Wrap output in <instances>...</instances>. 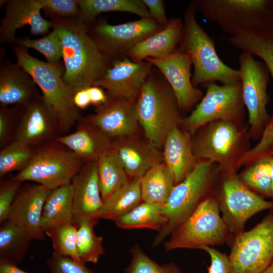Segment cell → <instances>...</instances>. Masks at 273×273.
Returning a JSON list of instances; mask_svg holds the SVG:
<instances>
[{"mask_svg": "<svg viewBox=\"0 0 273 273\" xmlns=\"http://www.w3.org/2000/svg\"><path fill=\"white\" fill-rule=\"evenodd\" d=\"M33 154V148L14 140L0 151V177L13 171H20L28 164Z\"/></svg>", "mask_w": 273, "mask_h": 273, "instance_id": "obj_38", "label": "cell"}, {"mask_svg": "<svg viewBox=\"0 0 273 273\" xmlns=\"http://www.w3.org/2000/svg\"><path fill=\"white\" fill-rule=\"evenodd\" d=\"M83 163L65 146L53 140L33 148V154L26 166L13 177L30 181L50 190L71 184Z\"/></svg>", "mask_w": 273, "mask_h": 273, "instance_id": "obj_9", "label": "cell"}, {"mask_svg": "<svg viewBox=\"0 0 273 273\" xmlns=\"http://www.w3.org/2000/svg\"><path fill=\"white\" fill-rule=\"evenodd\" d=\"M112 150L130 178L142 177L163 160L159 148L147 138L145 140L136 135L113 140Z\"/></svg>", "mask_w": 273, "mask_h": 273, "instance_id": "obj_21", "label": "cell"}, {"mask_svg": "<svg viewBox=\"0 0 273 273\" xmlns=\"http://www.w3.org/2000/svg\"><path fill=\"white\" fill-rule=\"evenodd\" d=\"M238 60L242 98L248 113L249 136L260 139L270 118L266 109L269 72L264 63L249 52L242 51Z\"/></svg>", "mask_w": 273, "mask_h": 273, "instance_id": "obj_13", "label": "cell"}, {"mask_svg": "<svg viewBox=\"0 0 273 273\" xmlns=\"http://www.w3.org/2000/svg\"><path fill=\"white\" fill-rule=\"evenodd\" d=\"M220 212L213 193L171 233L169 239L164 242L165 250L202 249L205 246L230 243L231 236Z\"/></svg>", "mask_w": 273, "mask_h": 273, "instance_id": "obj_8", "label": "cell"}, {"mask_svg": "<svg viewBox=\"0 0 273 273\" xmlns=\"http://www.w3.org/2000/svg\"><path fill=\"white\" fill-rule=\"evenodd\" d=\"M162 205L142 201L114 222L120 229H147L159 232L166 222L162 213Z\"/></svg>", "mask_w": 273, "mask_h": 273, "instance_id": "obj_33", "label": "cell"}, {"mask_svg": "<svg viewBox=\"0 0 273 273\" xmlns=\"http://www.w3.org/2000/svg\"><path fill=\"white\" fill-rule=\"evenodd\" d=\"M23 182L13 177L1 180L0 185V223L8 219L14 199Z\"/></svg>", "mask_w": 273, "mask_h": 273, "instance_id": "obj_42", "label": "cell"}, {"mask_svg": "<svg viewBox=\"0 0 273 273\" xmlns=\"http://www.w3.org/2000/svg\"><path fill=\"white\" fill-rule=\"evenodd\" d=\"M91 104L98 107L105 103L109 99L103 88L98 86H92L86 88Z\"/></svg>", "mask_w": 273, "mask_h": 273, "instance_id": "obj_47", "label": "cell"}, {"mask_svg": "<svg viewBox=\"0 0 273 273\" xmlns=\"http://www.w3.org/2000/svg\"><path fill=\"white\" fill-rule=\"evenodd\" d=\"M175 185L173 176L167 165L163 161L158 163L141 177L142 201L163 205Z\"/></svg>", "mask_w": 273, "mask_h": 273, "instance_id": "obj_30", "label": "cell"}, {"mask_svg": "<svg viewBox=\"0 0 273 273\" xmlns=\"http://www.w3.org/2000/svg\"><path fill=\"white\" fill-rule=\"evenodd\" d=\"M40 95L31 76L17 63L5 59L0 65L1 106H20Z\"/></svg>", "mask_w": 273, "mask_h": 273, "instance_id": "obj_24", "label": "cell"}, {"mask_svg": "<svg viewBox=\"0 0 273 273\" xmlns=\"http://www.w3.org/2000/svg\"><path fill=\"white\" fill-rule=\"evenodd\" d=\"M183 29V21L181 19L171 18L163 29L137 43L126 56L134 62L149 58L160 59L168 56L178 49Z\"/></svg>", "mask_w": 273, "mask_h": 273, "instance_id": "obj_25", "label": "cell"}, {"mask_svg": "<svg viewBox=\"0 0 273 273\" xmlns=\"http://www.w3.org/2000/svg\"><path fill=\"white\" fill-rule=\"evenodd\" d=\"M33 239L26 232L11 220L1 223L0 262L18 265L24 259Z\"/></svg>", "mask_w": 273, "mask_h": 273, "instance_id": "obj_32", "label": "cell"}, {"mask_svg": "<svg viewBox=\"0 0 273 273\" xmlns=\"http://www.w3.org/2000/svg\"><path fill=\"white\" fill-rule=\"evenodd\" d=\"M136 102L109 97L94 114L84 117L112 141L136 135L140 126Z\"/></svg>", "mask_w": 273, "mask_h": 273, "instance_id": "obj_18", "label": "cell"}, {"mask_svg": "<svg viewBox=\"0 0 273 273\" xmlns=\"http://www.w3.org/2000/svg\"><path fill=\"white\" fill-rule=\"evenodd\" d=\"M17 63L32 78L42 96L55 113L61 133L68 132L80 118L73 95L63 80L64 68L60 62L50 63L30 55L26 49L13 47Z\"/></svg>", "mask_w": 273, "mask_h": 273, "instance_id": "obj_5", "label": "cell"}, {"mask_svg": "<svg viewBox=\"0 0 273 273\" xmlns=\"http://www.w3.org/2000/svg\"><path fill=\"white\" fill-rule=\"evenodd\" d=\"M210 257L211 263L207 273H231L229 255L211 247L202 248Z\"/></svg>", "mask_w": 273, "mask_h": 273, "instance_id": "obj_45", "label": "cell"}, {"mask_svg": "<svg viewBox=\"0 0 273 273\" xmlns=\"http://www.w3.org/2000/svg\"><path fill=\"white\" fill-rule=\"evenodd\" d=\"M141 177L131 178L126 184L113 192L103 202L96 217L99 219L115 221L141 203Z\"/></svg>", "mask_w": 273, "mask_h": 273, "instance_id": "obj_29", "label": "cell"}, {"mask_svg": "<svg viewBox=\"0 0 273 273\" xmlns=\"http://www.w3.org/2000/svg\"><path fill=\"white\" fill-rule=\"evenodd\" d=\"M261 273H273V260L269 266Z\"/></svg>", "mask_w": 273, "mask_h": 273, "instance_id": "obj_51", "label": "cell"}, {"mask_svg": "<svg viewBox=\"0 0 273 273\" xmlns=\"http://www.w3.org/2000/svg\"><path fill=\"white\" fill-rule=\"evenodd\" d=\"M0 273H30L19 268L17 265L0 262Z\"/></svg>", "mask_w": 273, "mask_h": 273, "instance_id": "obj_49", "label": "cell"}, {"mask_svg": "<svg viewBox=\"0 0 273 273\" xmlns=\"http://www.w3.org/2000/svg\"><path fill=\"white\" fill-rule=\"evenodd\" d=\"M51 18L52 28L58 30L61 39L64 82L73 95L94 86L114 60L102 50L78 17Z\"/></svg>", "mask_w": 273, "mask_h": 273, "instance_id": "obj_1", "label": "cell"}, {"mask_svg": "<svg viewBox=\"0 0 273 273\" xmlns=\"http://www.w3.org/2000/svg\"><path fill=\"white\" fill-rule=\"evenodd\" d=\"M73 222V189L71 184L51 190L43 208L41 225L46 231Z\"/></svg>", "mask_w": 273, "mask_h": 273, "instance_id": "obj_28", "label": "cell"}, {"mask_svg": "<svg viewBox=\"0 0 273 273\" xmlns=\"http://www.w3.org/2000/svg\"><path fill=\"white\" fill-rule=\"evenodd\" d=\"M52 28L50 33L40 38H17L16 44L25 49L36 50L44 56L49 63H58L62 58L61 39L58 30Z\"/></svg>", "mask_w": 273, "mask_h": 273, "instance_id": "obj_39", "label": "cell"}, {"mask_svg": "<svg viewBox=\"0 0 273 273\" xmlns=\"http://www.w3.org/2000/svg\"><path fill=\"white\" fill-rule=\"evenodd\" d=\"M5 16L0 26V42L16 43L17 31L29 26L32 35L38 36L49 32L52 24L43 18L39 0L6 1Z\"/></svg>", "mask_w": 273, "mask_h": 273, "instance_id": "obj_20", "label": "cell"}, {"mask_svg": "<svg viewBox=\"0 0 273 273\" xmlns=\"http://www.w3.org/2000/svg\"><path fill=\"white\" fill-rule=\"evenodd\" d=\"M215 164L199 161L193 170L175 185L162 205V213L166 222L157 232L152 243L157 247L196 210L201 203L214 193L219 174Z\"/></svg>", "mask_w": 273, "mask_h": 273, "instance_id": "obj_3", "label": "cell"}, {"mask_svg": "<svg viewBox=\"0 0 273 273\" xmlns=\"http://www.w3.org/2000/svg\"><path fill=\"white\" fill-rule=\"evenodd\" d=\"M50 191L36 183L25 184L19 190L12 204L8 219L28 233L33 240L44 239L41 217Z\"/></svg>", "mask_w": 273, "mask_h": 273, "instance_id": "obj_19", "label": "cell"}, {"mask_svg": "<svg viewBox=\"0 0 273 273\" xmlns=\"http://www.w3.org/2000/svg\"><path fill=\"white\" fill-rule=\"evenodd\" d=\"M131 261L125 269V273H182L174 263L158 264L150 258L138 244L130 249Z\"/></svg>", "mask_w": 273, "mask_h": 273, "instance_id": "obj_40", "label": "cell"}, {"mask_svg": "<svg viewBox=\"0 0 273 273\" xmlns=\"http://www.w3.org/2000/svg\"><path fill=\"white\" fill-rule=\"evenodd\" d=\"M190 134L176 127L168 134L163 146V160L172 174L175 185L181 182L198 163Z\"/></svg>", "mask_w": 273, "mask_h": 273, "instance_id": "obj_26", "label": "cell"}, {"mask_svg": "<svg viewBox=\"0 0 273 273\" xmlns=\"http://www.w3.org/2000/svg\"><path fill=\"white\" fill-rule=\"evenodd\" d=\"M197 11L192 2L186 9L178 49L191 58L194 67L193 85H207L219 82L229 85L240 82L239 70L226 65L219 57L215 42L198 23Z\"/></svg>", "mask_w": 273, "mask_h": 273, "instance_id": "obj_2", "label": "cell"}, {"mask_svg": "<svg viewBox=\"0 0 273 273\" xmlns=\"http://www.w3.org/2000/svg\"><path fill=\"white\" fill-rule=\"evenodd\" d=\"M73 101L75 106L79 109H85L91 104L86 89L76 92L73 96Z\"/></svg>", "mask_w": 273, "mask_h": 273, "instance_id": "obj_48", "label": "cell"}, {"mask_svg": "<svg viewBox=\"0 0 273 273\" xmlns=\"http://www.w3.org/2000/svg\"><path fill=\"white\" fill-rule=\"evenodd\" d=\"M41 9L51 18L77 17L80 10L77 0H39Z\"/></svg>", "mask_w": 273, "mask_h": 273, "instance_id": "obj_41", "label": "cell"}, {"mask_svg": "<svg viewBox=\"0 0 273 273\" xmlns=\"http://www.w3.org/2000/svg\"><path fill=\"white\" fill-rule=\"evenodd\" d=\"M71 185L73 222L79 225L83 219L97 218L96 215L103 203L97 172V162L84 164L73 178Z\"/></svg>", "mask_w": 273, "mask_h": 273, "instance_id": "obj_23", "label": "cell"}, {"mask_svg": "<svg viewBox=\"0 0 273 273\" xmlns=\"http://www.w3.org/2000/svg\"><path fill=\"white\" fill-rule=\"evenodd\" d=\"M46 263L51 273H96L84 263L68 257L52 255Z\"/></svg>", "mask_w": 273, "mask_h": 273, "instance_id": "obj_43", "label": "cell"}, {"mask_svg": "<svg viewBox=\"0 0 273 273\" xmlns=\"http://www.w3.org/2000/svg\"><path fill=\"white\" fill-rule=\"evenodd\" d=\"M202 16L231 36L273 28V0H195Z\"/></svg>", "mask_w": 273, "mask_h": 273, "instance_id": "obj_6", "label": "cell"}, {"mask_svg": "<svg viewBox=\"0 0 273 273\" xmlns=\"http://www.w3.org/2000/svg\"><path fill=\"white\" fill-rule=\"evenodd\" d=\"M153 66L146 60L134 62L125 56L114 60L94 85L107 90L109 98L136 101Z\"/></svg>", "mask_w": 273, "mask_h": 273, "instance_id": "obj_16", "label": "cell"}, {"mask_svg": "<svg viewBox=\"0 0 273 273\" xmlns=\"http://www.w3.org/2000/svg\"><path fill=\"white\" fill-rule=\"evenodd\" d=\"M97 218L81 220L78 225L77 235V248L80 262L96 263L104 254L103 241L94 232L98 222Z\"/></svg>", "mask_w": 273, "mask_h": 273, "instance_id": "obj_35", "label": "cell"}, {"mask_svg": "<svg viewBox=\"0 0 273 273\" xmlns=\"http://www.w3.org/2000/svg\"><path fill=\"white\" fill-rule=\"evenodd\" d=\"M220 175L219 189L214 194L231 242L244 231L249 219L261 211L273 209V201L266 200L247 188L237 173Z\"/></svg>", "mask_w": 273, "mask_h": 273, "instance_id": "obj_11", "label": "cell"}, {"mask_svg": "<svg viewBox=\"0 0 273 273\" xmlns=\"http://www.w3.org/2000/svg\"><path fill=\"white\" fill-rule=\"evenodd\" d=\"M97 172L103 202L131 179L112 149L97 161Z\"/></svg>", "mask_w": 273, "mask_h": 273, "instance_id": "obj_34", "label": "cell"}, {"mask_svg": "<svg viewBox=\"0 0 273 273\" xmlns=\"http://www.w3.org/2000/svg\"><path fill=\"white\" fill-rule=\"evenodd\" d=\"M270 158L265 156L255 160L238 174L247 188L264 199L271 197Z\"/></svg>", "mask_w": 273, "mask_h": 273, "instance_id": "obj_36", "label": "cell"}, {"mask_svg": "<svg viewBox=\"0 0 273 273\" xmlns=\"http://www.w3.org/2000/svg\"><path fill=\"white\" fill-rule=\"evenodd\" d=\"M143 1L148 9L151 18L160 25L166 26L169 20L166 16L164 2L162 0H143Z\"/></svg>", "mask_w": 273, "mask_h": 273, "instance_id": "obj_46", "label": "cell"}, {"mask_svg": "<svg viewBox=\"0 0 273 273\" xmlns=\"http://www.w3.org/2000/svg\"><path fill=\"white\" fill-rule=\"evenodd\" d=\"M205 95L182 123L185 130L194 133L205 125L218 120L242 123L245 117L241 82L206 85Z\"/></svg>", "mask_w": 273, "mask_h": 273, "instance_id": "obj_12", "label": "cell"}, {"mask_svg": "<svg viewBox=\"0 0 273 273\" xmlns=\"http://www.w3.org/2000/svg\"><path fill=\"white\" fill-rule=\"evenodd\" d=\"M241 123L218 120L203 126L192 144L198 162L215 164L220 174L237 173L239 160L249 150L248 130Z\"/></svg>", "mask_w": 273, "mask_h": 273, "instance_id": "obj_7", "label": "cell"}, {"mask_svg": "<svg viewBox=\"0 0 273 273\" xmlns=\"http://www.w3.org/2000/svg\"><path fill=\"white\" fill-rule=\"evenodd\" d=\"M270 180H271V197L273 201V156H270Z\"/></svg>", "mask_w": 273, "mask_h": 273, "instance_id": "obj_50", "label": "cell"}, {"mask_svg": "<svg viewBox=\"0 0 273 273\" xmlns=\"http://www.w3.org/2000/svg\"><path fill=\"white\" fill-rule=\"evenodd\" d=\"M15 107L17 120L14 140L34 148L60 135L56 115L42 95Z\"/></svg>", "mask_w": 273, "mask_h": 273, "instance_id": "obj_15", "label": "cell"}, {"mask_svg": "<svg viewBox=\"0 0 273 273\" xmlns=\"http://www.w3.org/2000/svg\"><path fill=\"white\" fill-rule=\"evenodd\" d=\"M235 48L260 58L273 78V28L261 32L243 33L228 38ZM260 142L273 149V114L266 126Z\"/></svg>", "mask_w": 273, "mask_h": 273, "instance_id": "obj_27", "label": "cell"}, {"mask_svg": "<svg viewBox=\"0 0 273 273\" xmlns=\"http://www.w3.org/2000/svg\"><path fill=\"white\" fill-rule=\"evenodd\" d=\"M80 13L78 17L87 26L96 21L101 13L125 12L141 18H151L143 0H77Z\"/></svg>", "mask_w": 273, "mask_h": 273, "instance_id": "obj_31", "label": "cell"}, {"mask_svg": "<svg viewBox=\"0 0 273 273\" xmlns=\"http://www.w3.org/2000/svg\"><path fill=\"white\" fill-rule=\"evenodd\" d=\"M231 273H261L273 260V209L231 242Z\"/></svg>", "mask_w": 273, "mask_h": 273, "instance_id": "obj_10", "label": "cell"}, {"mask_svg": "<svg viewBox=\"0 0 273 273\" xmlns=\"http://www.w3.org/2000/svg\"><path fill=\"white\" fill-rule=\"evenodd\" d=\"M74 153L83 164L97 162L112 149V140L81 116L75 130L55 140Z\"/></svg>", "mask_w": 273, "mask_h": 273, "instance_id": "obj_22", "label": "cell"}, {"mask_svg": "<svg viewBox=\"0 0 273 273\" xmlns=\"http://www.w3.org/2000/svg\"><path fill=\"white\" fill-rule=\"evenodd\" d=\"M152 71L136 100V108L145 137L160 149L169 132L184 119L169 84Z\"/></svg>", "mask_w": 273, "mask_h": 273, "instance_id": "obj_4", "label": "cell"}, {"mask_svg": "<svg viewBox=\"0 0 273 273\" xmlns=\"http://www.w3.org/2000/svg\"><path fill=\"white\" fill-rule=\"evenodd\" d=\"M78 224L72 222L57 226L45 231L52 242L53 255L70 257L79 261L77 248Z\"/></svg>", "mask_w": 273, "mask_h": 273, "instance_id": "obj_37", "label": "cell"}, {"mask_svg": "<svg viewBox=\"0 0 273 273\" xmlns=\"http://www.w3.org/2000/svg\"><path fill=\"white\" fill-rule=\"evenodd\" d=\"M146 60L157 67L171 87L181 111L191 110L203 97L201 89L193 85L191 68L192 62L178 48L164 58Z\"/></svg>", "mask_w": 273, "mask_h": 273, "instance_id": "obj_17", "label": "cell"}, {"mask_svg": "<svg viewBox=\"0 0 273 273\" xmlns=\"http://www.w3.org/2000/svg\"><path fill=\"white\" fill-rule=\"evenodd\" d=\"M16 109L1 106L0 108V145L2 148L14 140L17 126Z\"/></svg>", "mask_w": 273, "mask_h": 273, "instance_id": "obj_44", "label": "cell"}, {"mask_svg": "<svg viewBox=\"0 0 273 273\" xmlns=\"http://www.w3.org/2000/svg\"><path fill=\"white\" fill-rule=\"evenodd\" d=\"M88 27L89 34L102 50L115 60L125 57L135 45L165 27L149 18L118 25H111L102 18Z\"/></svg>", "mask_w": 273, "mask_h": 273, "instance_id": "obj_14", "label": "cell"}]
</instances>
